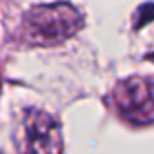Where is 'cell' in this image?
I'll return each mask as SVG.
<instances>
[{"label": "cell", "mask_w": 154, "mask_h": 154, "mask_svg": "<svg viewBox=\"0 0 154 154\" xmlns=\"http://www.w3.org/2000/svg\"><path fill=\"white\" fill-rule=\"evenodd\" d=\"M84 26V17L67 2L31 8L22 20V33L35 45H53L71 38Z\"/></svg>", "instance_id": "1"}, {"label": "cell", "mask_w": 154, "mask_h": 154, "mask_svg": "<svg viewBox=\"0 0 154 154\" xmlns=\"http://www.w3.org/2000/svg\"><path fill=\"white\" fill-rule=\"evenodd\" d=\"M114 102L123 118L136 125L154 122V80L143 76L122 80L114 87Z\"/></svg>", "instance_id": "2"}, {"label": "cell", "mask_w": 154, "mask_h": 154, "mask_svg": "<svg viewBox=\"0 0 154 154\" xmlns=\"http://www.w3.org/2000/svg\"><path fill=\"white\" fill-rule=\"evenodd\" d=\"M63 140L60 125L44 111H29L26 116V154H62Z\"/></svg>", "instance_id": "3"}]
</instances>
